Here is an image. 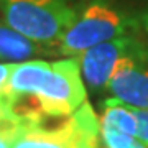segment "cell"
Segmentation results:
<instances>
[{
	"instance_id": "6",
	"label": "cell",
	"mask_w": 148,
	"mask_h": 148,
	"mask_svg": "<svg viewBox=\"0 0 148 148\" xmlns=\"http://www.w3.org/2000/svg\"><path fill=\"white\" fill-rule=\"evenodd\" d=\"M41 53V45L33 41L25 35L18 33L8 25L0 23V59L10 61H27Z\"/></svg>"
},
{
	"instance_id": "8",
	"label": "cell",
	"mask_w": 148,
	"mask_h": 148,
	"mask_svg": "<svg viewBox=\"0 0 148 148\" xmlns=\"http://www.w3.org/2000/svg\"><path fill=\"white\" fill-rule=\"evenodd\" d=\"M21 125L23 123L16 117L12 115L10 112H7L0 119V148H12V143Z\"/></svg>"
},
{
	"instance_id": "10",
	"label": "cell",
	"mask_w": 148,
	"mask_h": 148,
	"mask_svg": "<svg viewBox=\"0 0 148 148\" xmlns=\"http://www.w3.org/2000/svg\"><path fill=\"white\" fill-rule=\"evenodd\" d=\"M132 110L138 120V133H137L138 142H142L143 145L148 147V109L132 107Z\"/></svg>"
},
{
	"instance_id": "5",
	"label": "cell",
	"mask_w": 148,
	"mask_h": 148,
	"mask_svg": "<svg viewBox=\"0 0 148 148\" xmlns=\"http://www.w3.org/2000/svg\"><path fill=\"white\" fill-rule=\"evenodd\" d=\"M148 41L138 35H127L110 41L101 43L95 46L86 49L84 53L76 56L81 68V74L86 77V82L94 90L107 87V82L110 79V74L119 63V59L135 53L143 48Z\"/></svg>"
},
{
	"instance_id": "11",
	"label": "cell",
	"mask_w": 148,
	"mask_h": 148,
	"mask_svg": "<svg viewBox=\"0 0 148 148\" xmlns=\"http://www.w3.org/2000/svg\"><path fill=\"white\" fill-rule=\"evenodd\" d=\"M15 64L16 63H2L0 64V90L7 86V82L10 79L12 71L15 68Z\"/></svg>"
},
{
	"instance_id": "7",
	"label": "cell",
	"mask_w": 148,
	"mask_h": 148,
	"mask_svg": "<svg viewBox=\"0 0 148 148\" xmlns=\"http://www.w3.org/2000/svg\"><path fill=\"white\" fill-rule=\"evenodd\" d=\"M99 123L106 125V127L115 128V130H120V132L127 133L130 137L137 138L138 120L133 114L132 107L120 104L114 99H109L106 102V109H104L101 119H99Z\"/></svg>"
},
{
	"instance_id": "1",
	"label": "cell",
	"mask_w": 148,
	"mask_h": 148,
	"mask_svg": "<svg viewBox=\"0 0 148 148\" xmlns=\"http://www.w3.org/2000/svg\"><path fill=\"white\" fill-rule=\"evenodd\" d=\"M143 28H148V15L128 13L101 0L90 2L66 30L58 51L66 58H76L95 45L138 35V30Z\"/></svg>"
},
{
	"instance_id": "9",
	"label": "cell",
	"mask_w": 148,
	"mask_h": 148,
	"mask_svg": "<svg viewBox=\"0 0 148 148\" xmlns=\"http://www.w3.org/2000/svg\"><path fill=\"white\" fill-rule=\"evenodd\" d=\"M101 140L106 148H130L135 143V138L115 128L101 125Z\"/></svg>"
},
{
	"instance_id": "4",
	"label": "cell",
	"mask_w": 148,
	"mask_h": 148,
	"mask_svg": "<svg viewBox=\"0 0 148 148\" xmlns=\"http://www.w3.org/2000/svg\"><path fill=\"white\" fill-rule=\"evenodd\" d=\"M114 101L137 109H148V43L119 59L107 82Z\"/></svg>"
},
{
	"instance_id": "12",
	"label": "cell",
	"mask_w": 148,
	"mask_h": 148,
	"mask_svg": "<svg viewBox=\"0 0 148 148\" xmlns=\"http://www.w3.org/2000/svg\"><path fill=\"white\" fill-rule=\"evenodd\" d=\"M7 112H10V110H8V107L5 106V102H3V99L0 97V119H2V117L5 115Z\"/></svg>"
},
{
	"instance_id": "3",
	"label": "cell",
	"mask_w": 148,
	"mask_h": 148,
	"mask_svg": "<svg viewBox=\"0 0 148 148\" xmlns=\"http://www.w3.org/2000/svg\"><path fill=\"white\" fill-rule=\"evenodd\" d=\"M101 123L89 102L82 106L59 125L23 123L12 148H99Z\"/></svg>"
},
{
	"instance_id": "2",
	"label": "cell",
	"mask_w": 148,
	"mask_h": 148,
	"mask_svg": "<svg viewBox=\"0 0 148 148\" xmlns=\"http://www.w3.org/2000/svg\"><path fill=\"white\" fill-rule=\"evenodd\" d=\"M0 12L18 33L41 46L56 48L77 16L68 0H0Z\"/></svg>"
}]
</instances>
